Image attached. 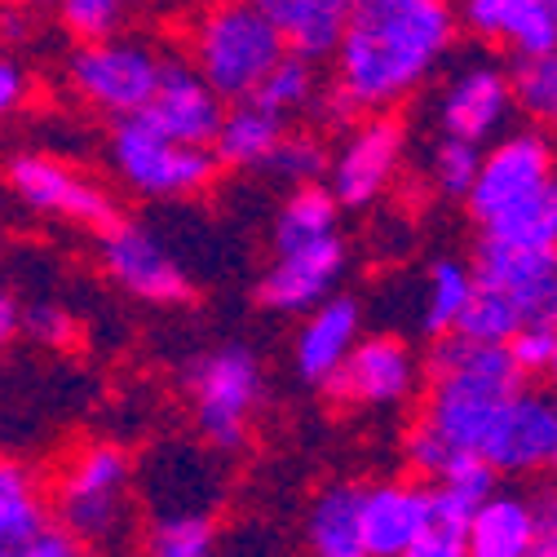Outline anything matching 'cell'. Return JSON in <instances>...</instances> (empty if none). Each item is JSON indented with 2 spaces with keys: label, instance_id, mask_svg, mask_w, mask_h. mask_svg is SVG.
<instances>
[{
  "label": "cell",
  "instance_id": "obj_1",
  "mask_svg": "<svg viewBox=\"0 0 557 557\" xmlns=\"http://www.w3.org/2000/svg\"><path fill=\"white\" fill-rule=\"evenodd\" d=\"M456 32V10L443 0H359L332 58L336 89L359 115H389L438 72Z\"/></svg>",
  "mask_w": 557,
  "mask_h": 557
},
{
  "label": "cell",
  "instance_id": "obj_2",
  "mask_svg": "<svg viewBox=\"0 0 557 557\" xmlns=\"http://www.w3.org/2000/svg\"><path fill=\"white\" fill-rule=\"evenodd\" d=\"M430 394H425V425L451 447L482 456L486 434L496 430L509 398L527 385L505 350H482L460 336H438L425 359Z\"/></svg>",
  "mask_w": 557,
  "mask_h": 557
},
{
  "label": "cell",
  "instance_id": "obj_3",
  "mask_svg": "<svg viewBox=\"0 0 557 557\" xmlns=\"http://www.w3.org/2000/svg\"><path fill=\"white\" fill-rule=\"evenodd\" d=\"M186 62L222 102H248L284 58V40L265 23L261 5H213L190 23Z\"/></svg>",
  "mask_w": 557,
  "mask_h": 557
},
{
  "label": "cell",
  "instance_id": "obj_4",
  "mask_svg": "<svg viewBox=\"0 0 557 557\" xmlns=\"http://www.w3.org/2000/svg\"><path fill=\"white\" fill-rule=\"evenodd\" d=\"M182 389L190 398V416H195L199 438L218 456L244 451L252 411H257L261 389H265L261 363L248 345L226 341L218 350L195 355L182 372Z\"/></svg>",
  "mask_w": 557,
  "mask_h": 557
},
{
  "label": "cell",
  "instance_id": "obj_5",
  "mask_svg": "<svg viewBox=\"0 0 557 557\" xmlns=\"http://www.w3.org/2000/svg\"><path fill=\"white\" fill-rule=\"evenodd\" d=\"M128 482H133V460L115 443H89L72 460L62 465L53 482L49 518L58 531L81 540L85 548L120 540L128 527Z\"/></svg>",
  "mask_w": 557,
  "mask_h": 557
},
{
  "label": "cell",
  "instance_id": "obj_6",
  "mask_svg": "<svg viewBox=\"0 0 557 557\" xmlns=\"http://www.w3.org/2000/svg\"><path fill=\"white\" fill-rule=\"evenodd\" d=\"M111 169L120 182L147 199H190L203 195L218 177L213 151L177 147L143 120H115L111 133Z\"/></svg>",
  "mask_w": 557,
  "mask_h": 557
},
{
  "label": "cell",
  "instance_id": "obj_7",
  "mask_svg": "<svg viewBox=\"0 0 557 557\" xmlns=\"http://www.w3.org/2000/svg\"><path fill=\"white\" fill-rule=\"evenodd\" d=\"M160 49H151L147 40H102V45H81L66 62V76H72L76 94L115 115V120H133L143 115V107L156 94L160 81Z\"/></svg>",
  "mask_w": 557,
  "mask_h": 557
},
{
  "label": "cell",
  "instance_id": "obj_8",
  "mask_svg": "<svg viewBox=\"0 0 557 557\" xmlns=\"http://www.w3.org/2000/svg\"><path fill=\"white\" fill-rule=\"evenodd\" d=\"M553 177H557V151H553L548 137L540 128L509 133L496 147L482 151L478 177L465 195V208H469V218L486 231L496 218H505L509 208H518L535 190H544Z\"/></svg>",
  "mask_w": 557,
  "mask_h": 557
},
{
  "label": "cell",
  "instance_id": "obj_9",
  "mask_svg": "<svg viewBox=\"0 0 557 557\" xmlns=\"http://www.w3.org/2000/svg\"><path fill=\"white\" fill-rule=\"evenodd\" d=\"M469 274L473 288L509 301L522 327H557V252H531V248L478 239Z\"/></svg>",
  "mask_w": 557,
  "mask_h": 557
},
{
  "label": "cell",
  "instance_id": "obj_10",
  "mask_svg": "<svg viewBox=\"0 0 557 557\" xmlns=\"http://www.w3.org/2000/svg\"><path fill=\"white\" fill-rule=\"evenodd\" d=\"M407 133L394 115H363L327 164V195L336 208H372L403 169Z\"/></svg>",
  "mask_w": 557,
  "mask_h": 557
},
{
  "label": "cell",
  "instance_id": "obj_11",
  "mask_svg": "<svg viewBox=\"0 0 557 557\" xmlns=\"http://www.w3.org/2000/svg\"><path fill=\"white\" fill-rule=\"evenodd\" d=\"M5 182L32 213L81 222V226H94L98 235L120 222V208H115L111 190H102L98 182H85L81 173H72L66 164H58L49 156H36V151L10 156Z\"/></svg>",
  "mask_w": 557,
  "mask_h": 557
},
{
  "label": "cell",
  "instance_id": "obj_12",
  "mask_svg": "<svg viewBox=\"0 0 557 557\" xmlns=\"http://www.w3.org/2000/svg\"><path fill=\"white\" fill-rule=\"evenodd\" d=\"M98 257H102V270L111 274V284H120L133 297L156 306L190 301V274L164 248V239L143 222L120 218L115 226H107L98 235Z\"/></svg>",
  "mask_w": 557,
  "mask_h": 557
},
{
  "label": "cell",
  "instance_id": "obj_13",
  "mask_svg": "<svg viewBox=\"0 0 557 557\" xmlns=\"http://www.w3.org/2000/svg\"><path fill=\"white\" fill-rule=\"evenodd\" d=\"M222 115H226V102L195 76V66L182 53H164L156 94L143 107V115H133V120H143L147 128H156L160 137H169L177 147L208 151L222 128Z\"/></svg>",
  "mask_w": 557,
  "mask_h": 557
},
{
  "label": "cell",
  "instance_id": "obj_14",
  "mask_svg": "<svg viewBox=\"0 0 557 557\" xmlns=\"http://www.w3.org/2000/svg\"><path fill=\"white\" fill-rule=\"evenodd\" d=\"M421 385V359L398 336H359L350 359L323 385L341 403L363 407H398Z\"/></svg>",
  "mask_w": 557,
  "mask_h": 557
},
{
  "label": "cell",
  "instance_id": "obj_15",
  "mask_svg": "<svg viewBox=\"0 0 557 557\" xmlns=\"http://www.w3.org/2000/svg\"><path fill=\"white\" fill-rule=\"evenodd\" d=\"M509 115H513L509 72H500L492 58H473L469 66H460V72L443 85V98H438L443 137L482 147L509 124Z\"/></svg>",
  "mask_w": 557,
  "mask_h": 557
},
{
  "label": "cell",
  "instance_id": "obj_16",
  "mask_svg": "<svg viewBox=\"0 0 557 557\" xmlns=\"http://www.w3.org/2000/svg\"><path fill=\"white\" fill-rule=\"evenodd\" d=\"M430 527V486L416 478H385L359 486L363 557H403Z\"/></svg>",
  "mask_w": 557,
  "mask_h": 557
},
{
  "label": "cell",
  "instance_id": "obj_17",
  "mask_svg": "<svg viewBox=\"0 0 557 557\" xmlns=\"http://www.w3.org/2000/svg\"><path fill=\"white\" fill-rule=\"evenodd\" d=\"M553 434H557V398L548 389L522 385L500 411L496 430L486 434L482 460L496 473H540L553 460Z\"/></svg>",
  "mask_w": 557,
  "mask_h": 557
},
{
  "label": "cell",
  "instance_id": "obj_18",
  "mask_svg": "<svg viewBox=\"0 0 557 557\" xmlns=\"http://www.w3.org/2000/svg\"><path fill=\"white\" fill-rule=\"evenodd\" d=\"M345 270V244L341 235L319 239L310 248L293 252H274V265L261 274L257 297L265 310L278 314H310L327 297H336V278Z\"/></svg>",
  "mask_w": 557,
  "mask_h": 557
},
{
  "label": "cell",
  "instance_id": "obj_19",
  "mask_svg": "<svg viewBox=\"0 0 557 557\" xmlns=\"http://www.w3.org/2000/svg\"><path fill=\"white\" fill-rule=\"evenodd\" d=\"M456 23L478 40H500L518 62L557 53V0H469Z\"/></svg>",
  "mask_w": 557,
  "mask_h": 557
},
{
  "label": "cell",
  "instance_id": "obj_20",
  "mask_svg": "<svg viewBox=\"0 0 557 557\" xmlns=\"http://www.w3.org/2000/svg\"><path fill=\"white\" fill-rule=\"evenodd\" d=\"M359 336H363V310H359V301L355 297H327L297 327V345H293L297 376L323 389L341 372V363L350 359Z\"/></svg>",
  "mask_w": 557,
  "mask_h": 557
},
{
  "label": "cell",
  "instance_id": "obj_21",
  "mask_svg": "<svg viewBox=\"0 0 557 557\" xmlns=\"http://www.w3.org/2000/svg\"><path fill=\"white\" fill-rule=\"evenodd\" d=\"M261 14L278 32L288 58L319 66V62L336 58L350 5H345V0H265Z\"/></svg>",
  "mask_w": 557,
  "mask_h": 557
},
{
  "label": "cell",
  "instance_id": "obj_22",
  "mask_svg": "<svg viewBox=\"0 0 557 557\" xmlns=\"http://www.w3.org/2000/svg\"><path fill=\"white\" fill-rule=\"evenodd\" d=\"M465 557H531V496L496 492L465 522Z\"/></svg>",
  "mask_w": 557,
  "mask_h": 557
},
{
  "label": "cell",
  "instance_id": "obj_23",
  "mask_svg": "<svg viewBox=\"0 0 557 557\" xmlns=\"http://www.w3.org/2000/svg\"><path fill=\"white\" fill-rule=\"evenodd\" d=\"M288 137V120H278L252 102H235L222 115V128L213 137V160L218 169H265L274 147Z\"/></svg>",
  "mask_w": 557,
  "mask_h": 557
},
{
  "label": "cell",
  "instance_id": "obj_24",
  "mask_svg": "<svg viewBox=\"0 0 557 557\" xmlns=\"http://www.w3.org/2000/svg\"><path fill=\"white\" fill-rule=\"evenodd\" d=\"M310 557H363L359 544V486L336 482L323 486L306 513Z\"/></svg>",
  "mask_w": 557,
  "mask_h": 557
},
{
  "label": "cell",
  "instance_id": "obj_25",
  "mask_svg": "<svg viewBox=\"0 0 557 557\" xmlns=\"http://www.w3.org/2000/svg\"><path fill=\"white\" fill-rule=\"evenodd\" d=\"M45 527H49V500L40 478L18 460H0V548L23 544Z\"/></svg>",
  "mask_w": 557,
  "mask_h": 557
},
{
  "label": "cell",
  "instance_id": "obj_26",
  "mask_svg": "<svg viewBox=\"0 0 557 557\" xmlns=\"http://www.w3.org/2000/svg\"><path fill=\"white\" fill-rule=\"evenodd\" d=\"M336 218H341V208L327 195V186L288 190V199L278 203V218H274V252H293V248H310L319 239H332Z\"/></svg>",
  "mask_w": 557,
  "mask_h": 557
},
{
  "label": "cell",
  "instance_id": "obj_27",
  "mask_svg": "<svg viewBox=\"0 0 557 557\" xmlns=\"http://www.w3.org/2000/svg\"><path fill=\"white\" fill-rule=\"evenodd\" d=\"M482 239L509 244V248H531V252H557V177L535 190L527 203L509 208L482 231Z\"/></svg>",
  "mask_w": 557,
  "mask_h": 557
},
{
  "label": "cell",
  "instance_id": "obj_28",
  "mask_svg": "<svg viewBox=\"0 0 557 557\" xmlns=\"http://www.w3.org/2000/svg\"><path fill=\"white\" fill-rule=\"evenodd\" d=\"M473 297V274H469V261L460 257H438L430 265V278H425V310H421V332L425 336H451L456 319L465 314Z\"/></svg>",
  "mask_w": 557,
  "mask_h": 557
},
{
  "label": "cell",
  "instance_id": "obj_29",
  "mask_svg": "<svg viewBox=\"0 0 557 557\" xmlns=\"http://www.w3.org/2000/svg\"><path fill=\"white\" fill-rule=\"evenodd\" d=\"M143 557H218L213 513H169L151 518L143 535Z\"/></svg>",
  "mask_w": 557,
  "mask_h": 557
},
{
  "label": "cell",
  "instance_id": "obj_30",
  "mask_svg": "<svg viewBox=\"0 0 557 557\" xmlns=\"http://www.w3.org/2000/svg\"><path fill=\"white\" fill-rule=\"evenodd\" d=\"M314 98H319V66L284 53V58L274 62V72L257 85V94L248 102L261 107V111H270V115H278V120H288L297 111H310Z\"/></svg>",
  "mask_w": 557,
  "mask_h": 557
},
{
  "label": "cell",
  "instance_id": "obj_31",
  "mask_svg": "<svg viewBox=\"0 0 557 557\" xmlns=\"http://www.w3.org/2000/svg\"><path fill=\"white\" fill-rule=\"evenodd\" d=\"M518 327H522V319L513 314L509 301H500L496 293L473 288V297H469L465 314L456 319L451 336H460L469 345H482V350H505V345L518 336Z\"/></svg>",
  "mask_w": 557,
  "mask_h": 557
},
{
  "label": "cell",
  "instance_id": "obj_32",
  "mask_svg": "<svg viewBox=\"0 0 557 557\" xmlns=\"http://www.w3.org/2000/svg\"><path fill=\"white\" fill-rule=\"evenodd\" d=\"M509 89H513V107H522L531 120L557 128V53L513 62Z\"/></svg>",
  "mask_w": 557,
  "mask_h": 557
},
{
  "label": "cell",
  "instance_id": "obj_33",
  "mask_svg": "<svg viewBox=\"0 0 557 557\" xmlns=\"http://www.w3.org/2000/svg\"><path fill=\"white\" fill-rule=\"evenodd\" d=\"M327 164H332V156H327V147L319 143V137L288 128V137H284V143L274 147V156L265 160V173L278 177V182H288V186L297 190V186H323Z\"/></svg>",
  "mask_w": 557,
  "mask_h": 557
},
{
  "label": "cell",
  "instance_id": "obj_34",
  "mask_svg": "<svg viewBox=\"0 0 557 557\" xmlns=\"http://www.w3.org/2000/svg\"><path fill=\"white\" fill-rule=\"evenodd\" d=\"M465 522L469 509L456 505L438 486H430V527L403 557H465Z\"/></svg>",
  "mask_w": 557,
  "mask_h": 557
},
{
  "label": "cell",
  "instance_id": "obj_35",
  "mask_svg": "<svg viewBox=\"0 0 557 557\" xmlns=\"http://www.w3.org/2000/svg\"><path fill=\"white\" fill-rule=\"evenodd\" d=\"M438 492H447L456 505H465L469 513L478 509V505H486L496 496V486H500V473L486 465L482 456H469V451H451V460H447V469L438 473Z\"/></svg>",
  "mask_w": 557,
  "mask_h": 557
},
{
  "label": "cell",
  "instance_id": "obj_36",
  "mask_svg": "<svg viewBox=\"0 0 557 557\" xmlns=\"http://www.w3.org/2000/svg\"><path fill=\"white\" fill-rule=\"evenodd\" d=\"M478 164H482V147L473 143H456V137H438V147L430 156V177L443 195L451 199H465L473 177H478Z\"/></svg>",
  "mask_w": 557,
  "mask_h": 557
},
{
  "label": "cell",
  "instance_id": "obj_37",
  "mask_svg": "<svg viewBox=\"0 0 557 557\" xmlns=\"http://www.w3.org/2000/svg\"><path fill=\"white\" fill-rule=\"evenodd\" d=\"M62 27L72 32L81 45H102V40H115L120 27H124V5L120 0H66L58 10Z\"/></svg>",
  "mask_w": 557,
  "mask_h": 557
},
{
  "label": "cell",
  "instance_id": "obj_38",
  "mask_svg": "<svg viewBox=\"0 0 557 557\" xmlns=\"http://www.w3.org/2000/svg\"><path fill=\"white\" fill-rule=\"evenodd\" d=\"M18 332H27L36 345H49V350H66V345H72V341L81 336L76 314L66 310L62 301H49V297H40V301H27V306H23Z\"/></svg>",
  "mask_w": 557,
  "mask_h": 557
},
{
  "label": "cell",
  "instance_id": "obj_39",
  "mask_svg": "<svg viewBox=\"0 0 557 557\" xmlns=\"http://www.w3.org/2000/svg\"><path fill=\"white\" fill-rule=\"evenodd\" d=\"M447 460H451V447L421 421V425H411L407 434H403V465L411 469V478L416 482H425V486H434L438 482V473L447 469Z\"/></svg>",
  "mask_w": 557,
  "mask_h": 557
},
{
  "label": "cell",
  "instance_id": "obj_40",
  "mask_svg": "<svg viewBox=\"0 0 557 557\" xmlns=\"http://www.w3.org/2000/svg\"><path fill=\"white\" fill-rule=\"evenodd\" d=\"M548 355H553V327H518V336L505 345V359L513 363V372L522 381L544 376L548 372Z\"/></svg>",
  "mask_w": 557,
  "mask_h": 557
},
{
  "label": "cell",
  "instance_id": "obj_41",
  "mask_svg": "<svg viewBox=\"0 0 557 557\" xmlns=\"http://www.w3.org/2000/svg\"><path fill=\"white\" fill-rule=\"evenodd\" d=\"M0 557H98V553H94V548H85L81 540H72L66 531H58V527L49 522V527H45V531H36L32 540L0 548Z\"/></svg>",
  "mask_w": 557,
  "mask_h": 557
},
{
  "label": "cell",
  "instance_id": "obj_42",
  "mask_svg": "<svg viewBox=\"0 0 557 557\" xmlns=\"http://www.w3.org/2000/svg\"><path fill=\"white\" fill-rule=\"evenodd\" d=\"M310 111H314V120H319L323 128H341V133H345V128H355V124L363 120V115H359V107H355L350 98H345L336 85H332V89H319V98H314V107H310Z\"/></svg>",
  "mask_w": 557,
  "mask_h": 557
},
{
  "label": "cell",
  "instance_id": "obj_43",
  "mask_svg": "<svg viewBox=\"0 0 557 557\" xmlns=\"http://www.w3.org/2000/svg\"><path fill=\"white\" fill-rule=\"evenodd\" d=\"M23 98H27V72L14 58L0 53V124H5L23 107Z\"/></svg>",
  "mask_w": 557,
  "mask_h": 557
},
{
  "label": "cell",
  "instance_id": "obj_44",
  "mask_svg": "<svg viewBox=\"0 0 557 557\" xmlns=\"http://www.w3.org/2000/svg\"><path fill=\"white\" fill-rule=\"evenodd\" d=\"M18 319H23V301L10 288H0V350L18 336Z\"/></svg>",
  "mask_w": 557,
  "mask_h": 557
},
{
  "label": "cell",
  "instance_id": "obj_45",
  "mask_svg": "<svg viewBox=\"0 0 557 557\" xmlns=\"http://www.w3.org/2000/svg\"><path fill=\"white\" fill-rule=\"evenodd\" d=\"M544 376H548V385H553L548 394L557 398V327H553V355H548V372H544Z\"/></svg>",
  "mask_w": 557,
  "mask_h": 557
},
{
  "label": "cell",
  "instance_id": "obj_46",
  "mask_svg": "<svg viewBox=\"0 0 557 557\" xmlns=\"http://www.w3.org/2000/svg\"><path fill=\"white\" fill-rule=\"evenodd\" d=\"M548 469L557 473V434H553V460H548Z\"/></svg>",
  "mask_w": 557,
  "mask_h": 557
}]
</instances>
